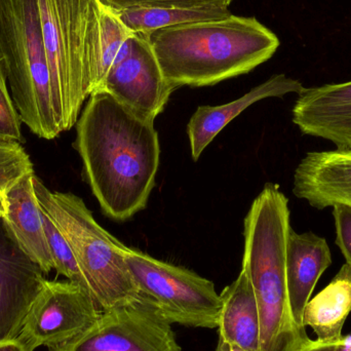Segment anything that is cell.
<instances>
[{
  "mask_svg": "<svg viewBox=\"0 0 351 351\" xmlns=\"http://www.w3.org/2000/svg\"><path fill=\"white\" fill-rule=\"evenodd\" d=\"M75 125L74 148L102 212L125 221L144 210L160 167L154 121L98 90L90 95Z\"/></svg>",
  "mask_w": 351,
  "mask_h": 351,
  "instance_id": "cell-1",
  "label": "cell"
},
{
  "mask_svg": "<svg viewBox=\"0 0 351 351\" xmlns=\"http://www.w3.org/2000/svg\"><path fill=\"white\" fill-rule=\"evenodd\" d=\"M176 88L214 86L249 73L278 51V37L254 16L188 23L144 35Z\"/></svg>",
  "mask_w": 351,
  "mask_h": 351,
  "instance_id": "cell-2",
  "label": "cell"
},
{
  "mask_svg": "<svg viewBox=\"0 0 351 351\" xmlns=\"http://www.w3.org/2000/svg\"><path fill=\"white\" fill-rule=\"evenodd\" d=\"M243 225V268L259 311V351H299L309 338L306 331L297 327L291 313L286 274L290 208L278 185L264 186Z\"/></svg>",
  "mask_w": 351,
  "mask_h": 351,
  "instance_id": "cell-3",
  "label": "cell"
},
{
  "mask_svg": "<svg viewBox=\"0 0 351 351\" xmlns=\"http://www.w3.org/2000/svg\"><path fill=\"white\" fill-rule=\"evenodd\" d=\"M60 131L77 123L90 96L101 40L100 0H37Z\"/></svg>",
  "mask_w": 351,
  "mask_h": 351,
  "instance_id": "cell-4",
  "label": "cell"
},
{
  "mask_svg": "<svg viewBox=\"0 0 351 351\" xmlns=\"http://www.w3.org/2000/svg\"><path fill=\"white\" fill-rule=\"evenodd\" d=\"M0 57L21 121L37 137L60 134L37 0H0Z\"/></svg>",
  "mask_w": 351,
  "mask_h": 351,
  "instance_id": "cell-5",
  "label": "cell"
},
{
  "mask_svg": "<svg viewBox=\"0 0 351 351\" xmlns=\"http://www.w3.org/2000/svg\"><path fill=\"white\" fill-rule=\"evenodd\" d=\"M33 185L41 210L71 247L100 311L137 300L141 294L121 252L125 245L95 220L75 194L51 191L36 176Z\"/></svg>",
  "mask_w": 351,
  "mask_h": 351,
  "instance_id": "cell-6",
  "label": "cell"
},
{
  "mask_svg": "<svg viewBox=\"0 0 351 351\" xmlns=\"http://www.w3.org/2000/svg\"><path fill=\"white\" fill-rule=\"evenodd\" d=\"M121 252L140 294L169 323L190 328H218L222 300L214 282L139 250L125 245Z\"/></svg>",
  "mask_w": 351,
  "mask_h": 351,
  "instance_id": "cell-7",
  "label": "cell"
},
{
  "mask_svg": "<svg viewBox=\"0 0 351 351\" xmlns=\"http://www.w3.org/2000/svg\"><path fill=\"white\" fill-rule=\"evenodd\" d=\"M49 351H182L172 324L147 298L101 311L74 339Z\"/></svg>",
  "mask_w": 351,
  "mask_h": 351,
  "instance_id": "cell-8",
  "label": "cell"
},
{
  "mask_svg": "<svg viewBox=\"0 0 351 351\" xmlns=\"http://www.w3.org/2000/svg\"><path fill=\"white\" fill-rule=\"evenodd\" d=\"M101 311L92 295L76 282L45 280L16 339L29 351L57 348L77 337Z\"/></svg>",
  "mask_w": 351,
  "mask_h": 351,
  "instance_id": "cell-9",
  "label": "cell"
},
{
  "mask_svg": "<svg viewBox=\"0 0 351 351\" xmlns=\"http://www.w3.org/2000/svg\"><path fill=\"white\" fill-rule=\"evenodd\" d=\"M176 90L162 74L147 38L134 33L129 53L111 68L99 90L108 93L138 114L156 121Z\"/></svg>",
  "mask_w": 351,
  "mask_h": 351,
  "instance_id": "cell-10",
  "label": "cell"
},
{
  "mask_svg": "<svg viewBox=\"0 0 351 351\" xmlns=\"http://www.w3.org/2000/svg\"><path fill=\"white\" fill-rule=\"evenodd\" d=\"M45 280L41 268L0 230V342L19 337Z\"/></svg>",
  "mask_w": 351,
  "mask_h": 351,
  "instance_id": "cell-11",
  "label": "cell"
},
{
  "mask_svg": "<svg viewBox=\"0 0 351 351\" xmlns=\"http://www.w3.org/2000/svg\"><path fill=\"white\" fill-rule=\"evenodd\" d=\"M292 119L303 135L351 149V82L305 88L293 107Z\"/></svg>",
  "mask_w": 351,
  "mask_h": 351,
  "instance_id": "cell-12",
  "label": "cell"
},
{
  "mask_svg": "<svg viewBox=\"0 0 351 351\" xmlns=\"http://www.w3.org/2000/svg\"><path fill=\"white\" fill-rule=\"evenodd\" d=\"M293 193L317 210L351 208V149L307 154L295 170Z\"/></svg>",
  "mask_w": 351,
  "mask_h": 351,
  "instance_id": "cell-13",
  "label": "cell"
},
{
  "mask_svg": "<svg viewBox=\"0 0 351 351\" xmlns=\"http://www.w3.org/2000/svg\"><path fill=\"white\" fill-rule=\"evenodd\" d=\"M34 173L24 176L6 193L2 227L10 239L33 262L49 274L53 259L43 227V210L35 194Z\"/></svg>",
  "mask_w": 351,
  "mask_h": 351,
  "instance_id": "cell-14",
  "label": "cell"
},
{
  "mask_svg": "<svg viewBox=\"0 0 351 351\" xmlns=\"http://www.w3.org/2000/svg\"><path fill=\"white\" fill-rule=\"evenodd\" d=\"M327 241L313 232L297 233L291 228L287 243L286 274L291 313L303 331V313L322 274L331 266Z\"/></svg>",
  "mask_w": 351,
  "mask_h": 351,
  "instance_id": "cell-15",
  "label": "cell"
},
{
  "mask_svg": "<svg viewBox=\"0 0 351 351\" xmlns=\"http://www.w3.org/2000/svg\"><path fill=\"white\" fill-rule=\"evenodd\" d=\"M304 90L298 80L285 74H276L232 102L219 106L198 107L187 125L192 160L196 162L219 133L251 105L263 99L280 98L292 93L300 95Z\"/></svg>",
  "mask_w": 351,
  "mask_h": 351,
  "instance_id": "cell-16",
  "label": "cell"
},
{
  "mask_svg": "<svg viewBox=\"0 0 351 351\" xmlns=\"http://www.w3.org/2000/svg\"><path fill=\"white\" fill-rule=\"evenodd\" d=\"M219 337L245 351L260 350V319L255 294L245 270L222 291Z\"/></svg>",
  "mask_w": 351,
  "mask_h": 351,
  "instance_id": "cell-17",
  "label": "cell"
},
{
  "mask_svg": "<svg viewBox=\"0 0 351 351\" xmlns=\"http://www.w3.org/2000/svg\"><path fill=\"white\" fill-rule=\"evenodd\" d=\"M351 313V267L344 264L332 282L308 301L303 313V326L311 327L317 340L334 341Z\"/></svg>",
  "mask_w": 351,
  "mask_h": 351,
  "instance_id": "cell-18",
  "label": "cell"
},
{
  "mask_svg": "<svg viewBox=\"0 0 351 351\" xmlns=\"http://www.w3.org/2000/svg\"><path fill=\"white\" fill-rule=\"evenodd\" d=\"M128 29L137 34L146 35L158 29L188 23L221 20L231 16L228 8H128L117 12Z\"/></svg>",
  "mask_w": 351,
  "mask_h": 351,
  "instance_id": "cell-19",
  "label": "cell"
},
{
  "mask_svg": "<svg viewBox=\"0 0 351 351\" xmlns=\"http://www.w3.org/2000/svg\"><path fill=\"white\" fill-rule=\"evenodd\" d=\"M133 34L134 33L121 22L115 10L102 4L100 53L92 94L100 90L111 68L128 55Z\"/></svg>",
  "mask_w": 351,
  "mask_h": 351,
  "instance_id": "cell-20",
  "label": "cell"
},
{
  "mask_svg": "<svg viewBox=\"0 0 351 351\" xmlns=\"http://www.w3.org/2000/svg\"><path fill=\"white\" fill-rule=\"evenodd\" d=\"M43 219L47 245H49L51 259H53V269L60 276H65L70 282H76V284L84 287L90 294L88 280H86L69 243L66 241L59 228L56 226L55 223L43 210Z\"/></svg>",
  "mask_w": 351,
  "mask_h": 351,
  "instance_id": "cell-21",
  "label": "cell"
},
{
  "mask_svg": "<svg viewBox=\"0 0 351 351\" xmlns=\"http://www.w3.org/2000/svg\"><path fill=\"white\" fill-rule=\"evenodd\" d=\"M30 173L33 164L20 142L0 140V219L8 190Z\"/></svg>",
  "mask_w": 351,
  "mask_h": 351,
  "instance_id": "cell-22",
  "label": "cell"
},
{
  "mask_svg": "<svg viewBox=\"0 0 351 351\" xmlns=\"http://www.w3.org/2000/svg\"><path fill=\"white\" fill-rule=\"evenodd\" d=\"M20 114L8 90V78L0 57V140L22 142Z\"/></svg>",
  "mask_w": 351,
  "mask_h": 351,
  "instance_id": "cell-23",
  "label": "cell"
},
{
  "mask_svg": "<svg viewBox=\"0 0 351 351\" xmlns=\"http://www.w3.org/2000/svg\"><path fill=\"white\" fill-rule=\"evenodd\" d=\"M102 4L115 12L128 8H228L233 0H100Z\"/></svg>",
  "mask_w": 351,
  "mask_h": 351,
  "instance_id": "cell-24",
  "label": "cell"
},
{
  "mask_svg": "<svg viewBox=\"0 0 351 351\" xmlns=\"http://www.w3.org/2000/svg\"><path fill=\"white\" fill-rule=\"evenodd\" d=\"M333 208L336 245L346 258V264L351 267V208L342 204H336Z\"/></svg>",
  "mask_w": 351,
  "mask_h": 351,
  "instance_id": "cell-25",
  "label": "cell"
},
{
  "mask_svg": "<svg viewBox=\"0 0 351 351\" xmlns=\"http://www.w3.org/2000/svg\"><path fill=\"white\" fill-rule=\"evenodd\" d=\"M299 351H351V335L334 341L309 339Z\"/></svg>",
  "mask_w": 351,
  "mask_h": 351,
  "instance_id": "cell-26",
  "label": "cell"
},
{
  "mask_svg": "<svg viewBox=\"0 0 351 351\" xmlns=\"http://www.w3.org/2000/svg\"><path fill=\"white\" fill-rule=\"evenodd\" d=\"M0 351H29L18 339L0 342Z\"/></svg>",
  "mask_w": 351,
  "mask_h": 351,
  "instance_id": "cell-27",
  "label": "cell"
},
{
  "mask_svg": "<svg viewBox=\"0 0 351 351\" xmlns=\"http://www.w3.org/2000/svg\"><path fill=\"white\" fill-rule=\"evenodd\" d=\"M229 350H230V346L227 342H225L222 338L219 337L216 351H229Z\"/></svg>",
  "mask_w": 351,
  "mask_h": 351,
  "instance_id": "cell-28",
  "label": "cell"
},
{
  "mask_svg": "<svg viewBox=\"0 0 351 351\" xmlns=\"http://www.w3.org/2000/svg\"><path fill=\"white\" fill-rule=\"evenodd\" d=\"M229 351H245L243 350V348H239V346H230V350Z\"/></svg>",
  "mask_w": 351,
  "mask_h": 351,
  "instance_id": "cell-29",
  "label": "cell"
}]
</instances>
